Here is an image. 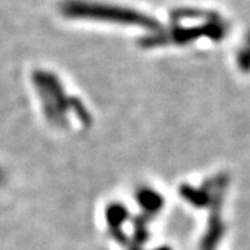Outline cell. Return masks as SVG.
I'll return each instance as SVG.
<instances>
[{
  "label": "cell",
  "instance_id": "cell-1",
  "mask_svg": "<svg viewBox=\"0 0 250 250\" xmlns=\"http://www.w3.org/2000/svg\"><path fill=\"white\" fill-rule=\"evenodd\" d=\"M126 215H128L126 208L123 205L114 203V205L108 206L107 211H106V220H107L108 225H110L113 232L120 231V227L123 225Z\"/></svg>",
  "mask_w": 250,
  "mask_h": 250
},
{
  "label": "cell",
  "instance_id": "cell-2",
  "mask_svg": "<svg viewBox=\"0 0 250 250\" xmlns=\"http://www.w3.org/2000/svg\"><path fill=\"white\" fill-rule=\"evenodd\" d=\"M138 202L141 203L143 208L146 210H154L157 208V206L160 205V197L157 196L152 190L143 189L138 193Z\"/></svg>",
  "mask_w": 250,
  "mask_h": 250
},
{
  "label": "cell",
  "instance_id": "cell-3",
  "mask_svg": "<svg viewBox=\"0 0 250 250\" xmlns=\"http://www.w3.org/2000/svg\"><path fill=\"white\" fill-rule=\"evenodd\" d=\"M1 179H3V174H1V171H0V182H1Z\"/></svg>",
  "mask_w": 250,
  "mask_h": 250
}]
</instances>
